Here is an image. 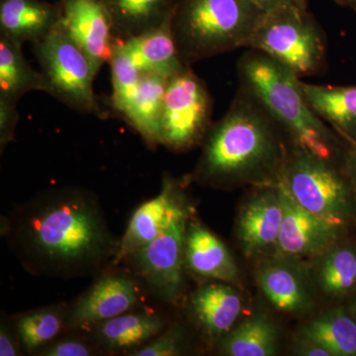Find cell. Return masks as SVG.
Segmentation results:
<instances>
[{"label": "cell", "mask_w": 356, "mask_h": 356, "mask_svg": "<svg viewBox=\"0 0 356 356\" xmlns=\"http://www.w3.org/2000/svg\"><path fill=\"white\" fill-rule=\"evenodd\" d=\"M6 235L26 270L49 277L91 275L116 261L120 248L97 197L83 187L51 189L21 204Z\"/></svg>", "instance_id": "obj_1"}, {"label": "cell", "mask_w": 356, "mask_h": 356, "mask_svg": "<svg viewBox=\"0 0 356 356\" xmlns=\"http://www.w3.org/2000/svg\"><path fill=\"white\" fill-rule=\"evenodd\" d=\"M202 145L191 179L225 191L280 184L294 147L261 103L242 88Z\"/></svg>", "instance_id": "obj_2"}, {"label": "cell", "mask_w": 356, "mask_h": 356, "mask_svg": "<svg viewBox=\"0 0 356 356\" xmlns=\"http://www.w3.org/2000/svg\"><path fill=\"white\" fill-rule=\"evenodd\" d=\"M238 83L261 103L285 131L293 146L337 163L343 156L341 138L312 111L299 77L261 51H248L238 60Z\"/></svg>", "instance_id": "obj_3"}, {"label": "cell", "mask_w": 356, "mask_h": 356, "mask_svg": "<svg viewBox=\"0 0 356 356\" xmlns=\"http://www.w3.org/2000/svg\"><path fill=\"white\" fill-rule=\"evenodd\" d=\"M264 11L250 0H178L170 29L187 67L247 48Z\"/></svg>", "instance_id": "obj_4"}, {"label": "cell", "mask_w": 356, "mask_h": 356, "mask_svg": "<svg viewBox=\"0 0 356 356\" xmlns=\"http://www.w3.org/2000/svg\"><path fill=\"white\" fill-rule=\"evenodd\" d=\"M280 184L300 207L336 226L355 215V187L334 161L293 147Z\"/></svg>", "instance_id": "obj_5"}, {"label": "cell", "mask_w": 356, "mask_h": 356, "mask_svg": "<svg viewBox=\"0 0 356 356\" xmlns=\"http://www.w3.org/2000/svg\"><path fill=\"white\" fill-rule=\"evenodd\" d=\"M247 49L261 51L301 79L324 67L327 40L308 9L284 7L264 14Z\"/></svg>", "instance_id": "obj_6"}, {"label": "cell", "mask_w": 356, "mask_h": 356, "mask_svg": "<svg viewBox=\"0 0 356 356\" xmlns=\"http://www.w3.org/2000/svg\"><path fill=\"white\" fill-rule=\"evenodd\" d=\"M48 95L65 106L84 114H105L93 90L96 74L88 56L60 23L43 40L33 44Z\"/></svg>", "instance_id": "obj_7"}, {"label": "cell", "mask_w": 356, "mask_h": 356, "mask_svg": "<svg viewBox=\"0 0 356 356\" xmlns=\"http://www.w3.org/2000/svg\"><path fill=\"white\" fill-rule=\"evenodd\" d=\"M213 98L191 67L168 79L159 114V143L175 152L202 144L212 126Z\"/></svg>", "instance_id": "obj_8"}, {"label": "cell", "mask_w": 356, "mask_h": 356, "mask_svg": "<svg viewBox=\"0 0 356 356\" xmlns=\"http://www.w3.org/2000/svg\"><path fill=\"white\" fill-rule=\"evenodd\" d=\"M191 217L178 218L153 242L126 259L152 292L172 305L178 303L184 291L185 234Z\"/></svg>", "instance_id": "obj_9"}, {"label": "cell", "mask_w": 356, "mask_h": 356, "mask_svg": "<svg viewBox=\"0 0 356 356\" xmlns=\"http://www.w3.org/2000/svg\"><path fill=\"white\" fill-rule=\"evenodd\" d=\"M255 280L264 298L275 310L306 317L315 309L316 288L303 259L289 255H266L255 268Z\"/></svg>", "instance_id": "obj_10"}, {"label": "cell", "mask_w": 356, "mask_h": 356, "mask_svg": "<svg viewBox=\"0 0 356 356\" xmlns=\"http://www.w3.org/2000/svg\"><path fill=\"white\" fill-rule=\"evenodd\" d=\"M254 188L240 210L236 225V238L248 259L275 252L284 219L280 184Z\"/></svg>", "instance_id": "obj_11"}, {"label": "cell", "mask_w": 356, "mask_h": 356, "mask_svg": "<svg viewBox=\"0 0 356 356\" xmlns=\"http://www.w3.org/2000/svg\"><path fill=\"white\" fill-rule=\"evenodd\" d=\"M193 207L187 201L179 182L165 175L163 187L156 197L143 203L133 213L120 241L116 262L145 247L158 238L178 218L192 215Z\"/></svg>", "instance_id": "obj_12"}, {"label": "cell", "mask_w": 356, "mask_h": 356, "mask_svg": "<svg viewBox=\"0 0 356 356\" xmlns=\"http://www.w3.org/2000/svg\"><path fill=\"white\" fill-rule=\"evenodd\" d=\"M60 24L88 56L96 74L113 55L116 36L100 0H60Z\"/></svg>", "instance_id": "obj_13"}, {"label": "cell", "mask_w": 356, "mask_h": 356, "mask_svg": "<svg viewBox=\"0 0 356 356\" xmlns=\"http://www.w3.org/2000/svg\"><path fill=\"white\" fill-rule=\"evenodd\" d=\"M140 300L139 286L130 276L122 273L103 276L70 307L65 330L91 331L100 323L133 311Z\"/></svg>", "instance_id": "obj_14"}, {"label": "cell", "mask_w": 356, "mask_h": 356, "mask_svg": "<svg viewBox=\"0 0 356 356\" xmlns=\"http://www.w3.org/2000/svg\"><path fill=\"white\" fill-rule=\"evenodd\" d=\"M281 188L284 201V219L275 252L311 259L339 243L344 228L304 210L282 186Z\"/></svg>", "instance_id": "obj_15"}, {"label": "cell", "mask_w": 356, "mask_h": 356, "mask_svg": "<svg viewBox=\"0 0 356 356\" xmlns=\"http://www.w3.org/2000/svg\"><path fill=\"white\" fill-rule=\"evenodd\" d=\"M242 293L233 283L201 285L189 299V311L203 334L219 341L238 324L243 310Z\"/></svg>", "instance_id": "obj_16"}, {"label": "cell", "mask_w": 356, "mask_h": 356, "mask_svg": "<svg viewBox=\"0 0 356 356\" xmlns=\"http://www.w3.org/2000/svg\"><path fill=\"white\" fill-rule=\"evenodd\" d=\"M185 269L213 281L238 284L241 271L228 247L200 222L189 219L184 243Z\"/></svg>", "instance_id": "obj_17"}, {"label": "cell", "mask_w": 356, "mask_h": 356, "mask_svg": "<svg viewBox=\"0 0 356 356\" xmlns=\"http://www.w3.org/2000/svg\"><path fill=\"white\" fill-rule=\"evenodd\" d=\"M168 81V77L159 74H143L130 95L111 109L112 113L137 131L149 147L161 145L159 114Z\"/></svg>", "instance_id": "obj_18"}, {"label": "cell", "mask_w": 356, "mask_h": 356, "mask_svg": "<svg viewBox=\"0 0 356 356\" xmlns=\"http://www.w3.org/2000/svg\"><path fill=\"white\" fill-rule=\"evenodd\" d=\"M312 111L348 146L356 145V86H317L300 81Z\"/></svg>", "instance_id": "obj_19"}, {"label": "cell", "mask_w": 356, "mask_h": 356, "mask_svg": "<svg viewBox=\"0 0 356 356\" xmlns=\"http://www.w3.org/2000/svg\"><path fill=\"white\" fill-rule=\"evenodd\" d=\"M60 23V8L41 0H0V34L38 43Z\"/></svg>", "instance_id": "obj_20"}, {"label": "cell", "mask_w": 356, "mask_h": 356, "mask_svg": "<svg viewBox=\"0 0 356 356\" xmlns=\"http://www.w3.org/2000/svg\"><path fill=\"white\" fill-rule=\"evenodd\" d=\"M117 41L143 74L170 79L188 67L178 53L170 22L140 36Z\"/></svg>", "instance_id": "obj_21"}, {"label": "cell", "mask_w": 356, "mask_h": 356, "mask_svg": "<svg viewBox=\"0 0 356 356\" xmlns=\"http://www.w3.org/2000/svg\"><path fill=\"white\" fill-rule=\"evenodd\" d=\"M165 327V320L158 314L130 311L100 323L91 330L95 341L105 350L130 353V355L161 334Z\"/></svg>", "instance_id": "obj_22"}, {"label": "cell", "mask_w": 356, "mask_h": 356, "mask_svg": "<svg viewBox=\"0 0 356 356\" xmlns=\"http://www.w3.org/2000/svg\"><path fill=\"white\" fill-rule=\"evenodd\" d=\"M117 39L127 40L168 24L178 0H100Z\"/></svg>", "instance_id": "obj_23"}, {"label": "cell", "mask_w": 356, "mask_h": 356, "mask_svg": "<svg viewBox=\"0 0 356 356\" xmlns=\"http://www.w3.org/2000/svg\"><path fill=\"white\" fill-rule=\"evenodd\" d=\"M280 346V327L268 314L259 311L220 339L218 353L226 356H273Z\"/></svg>", "instance_id": "obj_24"}, {"label": "cell", "mask_w": 356, "mask_h": 356, "mask_svg": "<svg viewBox=\"0 0 356 356\" xmlns=\"http://www.w3.org/2000/svg\"><path fill=\"white\" fill-rule=\"evenodd\" d=\"M316 290L329 298H341L356 288V250L332 245L311 259L308 266Z\"/></svg>", "instance_id": "obj_25"}, {"label": "cell", "mask_w": 356, "mask_h": 356, "mask_svg": "<svg viewBox=\"0 0 356 356\" xmlns=\"http://www.w3.org/2000/svg\"><path fill=\"white\" fill-rule=\"evenodd\" d=\"M22 43L0 34V98L19 102L26 93H48L43 74L30 65Z\"/></svg>", "instance_id": "obj_26"}, {"label": "cell", "mask_w": 356, "mask_h": 356, "mask_svg": "<svg viewBox=\"0 0 356 356\" xmlns=\"http://www.w3.org/2000/svg\"><path fill=\"white\" fill-rule=\"evenodd\" d=\"M298 336L324 346L332 356L356 355V318L343 309L318 314L301 327Z\"/></svg>", "instance_id": "obj_27"}, {"label": "cell", "mask_w": 356, "mask_h": 356, "mask_svg": "<svg viewBox=\"0 0 356 356\" xmlns=\"http://www.w3.org/2000/svg\"><path fill=\"white\" fill-rule=\"evenodd\" d=\"M69 306L56 304L18 316L13 327L21 346L28 353H38L65 329Z\"/></svg>", "instance_id": "obj_28"}, {"label": "cell", "mask_w": 356, "mask_h": 356, "mask_svg": "<svg viewBox=\"0 0 356 356\" xmlns=\"http://www.w3.org/2000/svg\"><path fill=\"white\" fill-rule=\"evenodd\" d=\"M186 344L184 330L180 325L161 332L153 341L139 348L132 356H175L182 355Z\"/></svg>", "instance_id": "obj_29"}, {"label": "cell", "mask_w": 356, "mask_h": 356, "mask_svg": "<svg viewBox=\"0 0 356 356\" xmlns=\"http://www.w3.org/2000/svg\"><path fill=\"white\" fill-rule=\"evenodd\" d=\"M95 353V346L88 341L67 337L44 346L37 355L42 356H89Z\"/></svg>", "instance_id": "obj_30"}, {"label": "cell", "mask_w": 356, "mask_h": 356, "mask_svg": "<svg viewBox=\"0 0 356 356\" xmlns=\"http://www.w3.org/2000/svg\"><path fill=\"white\" fill-rule=\"evenodd\" d=\"M17 102L0 98V149H3L13 143L20 115L17 111Z\"/></svg>", "instance_id": "obj_31"}, {"label": "cell", "mask_w": 356, "mask_h": 356, "mask_svg": "<svg viewBox=\"0 0 356 356\" xmlns=\"http://www.w3.org/2000/svg\"><path fill=\"white\" fill-rule=\"evenodd\" d=\"M20 346L21 343L14 327L11 329L6 321H2L0 327V356L19 355Z\"/></svg>", "instance_id": "obj_32"}, {"label": "cell", "mask_w": 356, "mask_h": 356, "mask_svg": "<svg viewBox=\"0 0 356 356\" xmlns=\"http://www.w3.org/2000/svg\"><path fill=\"white\" fill-rule=\"evenodd\" d=\"M294 355L300 356H332L329 350L307 337L297 336L293 346Z\"/></svg>", "instance_id": "obj_33"}, {"label": "cell", "mask_w": 356, "mask_h": 356, "mask_svg": "<svg viewBox=\"0 0 356 356\" xmlns=\"http://www.w3.org/2000/svg\"><path fill=\"white\" fill-rule=\"evenodd\" d=\"M250 1L264 13L284 8V7L308 9V0H250Z\"/></svg>", "instance_id": "obj_34"}, {"label": "cell", "mask_w": 356, "mask_h": 356, "mask_svg": "<svg viewBox=\"0 0 356 356\" xmlns=\"http://www.w3.org/2000/svg\"><path fill=\"white\" fill-rule=\"evenodd\" d=\"M343 168L356 191V145L346 152Z\"/></svg>", "instance_id": "obj_35"}, {"label": "cell", "mask_w": 356, "mask_h": 356, "mask_svg": "<svg viewBox=\"0 0 356 356\" xmlns=\"http://www.w3.org/2000/svg\"><path fill=\"white\" fill-rule=\"evenodd\" d=\"M334 2L339 6L346 7L356 13V0H334Z\"/></svg>", "instance_id": "obj_36"}, {"label": "cell", "mask_w": 356, "mask_h": 356, "mask_svg": "<svg viewBox=\"0 0 356 356\" xmlns=\"http://www.w3.org/2000/svg\"><path fill=\"white\" fill-rule=\"evenodd\" d=\"M353 314L355 315V317L356 318V301L355 302V304H353Z\"/></svg>", "instance_id": "obj_37"}]
</instances>
